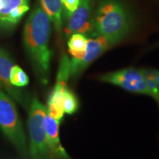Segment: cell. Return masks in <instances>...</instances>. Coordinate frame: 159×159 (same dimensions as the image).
Masks as SVG:
<instances>
[{
  "instance_id": "obj_1",
  "label": "cell",
  "mask_w": 159,
  "mask_h": 159,
  "mask_svg": "<svg viewBox=\"0 0 159 159\" xmlns=\"http://www.w3.org/2000/svg\"><path fill=\"white\" fill-rule=\"evenodd\" d=\"M50 19L41 6L36 5L25 22L23 41L36 78L43 85H48L50 80Z\"/></svg>"
},
{
  "instance_id": "obj_2",
  "label": "cell",
  "mask_w": 159,
  "mask_h": 159,
  "mask_svg": "<svg viewBox=\"0 0 159 159\" xmlns=\"http://www.w3.org/2000/svg\"><path fill=\"white\" fill-rule=\"evenodd\" d=\"M134 26V13L124 0H101L97 5L93 19L94 36L102 37L111 47L128 37Z\"/></svg>"
},
{
  "instance_id": "obj_3",
  "label": "cell",
  "mask_w": 159,
  "mask_h": 159,
  "mask_svg": "<svg viewBox=\"0 0 159 159\" xmlns=\"http://www.w3.org/2000/svg\"><path fill=\"white\" fill-rule=\"evenodd\" d=\"M27 128L29 133V154L31 159H55L52 153L43 128V118L47 111L36 97L30 98Z\"/></svg>"
},
{
  "instance_id": "obj_4",
  "label": "cell",
  "mask_w": 159,
  "mask_h": 159,
  "mask_svg": "<svg viewBox=\"0 0 159 159\" xmlns=\"http://www.w3.org/2000/svg\"><path fill=\"white\" fill-rule=\"evenodd\" d=\"M0 130L21 156L29 151L21 119L13 99L0 87Z\"/></svg>"
},
{
  "instance_id": "obj_5",
  "label": "cell",
  "mask_w": 159,
  "mask_h": 159,
  "mask_svg": "<svg viewBox=\"0 0 159 159\" xmlns=\"http://www.w3.org/2000/svg\"><path fill=\"white\" fill-rule=\"evenodd\" d=\"M101 82L120 87L125 91L150 97L144 75L140 69L126 68L105 73L98 77Z\"/></svg>"
},
{
  "instance_id": "obj_6",
  "label": "cell",
  "mask_w": 159,
  "mask_h": 159,
  "mask_svg": "<svg viewBox=\"0 0 159 159\" xmlns=\"http://www.w3.org/2000/svg\"><path fill=\"white\" fill-rule=\"evenodd\" d=\"M94 2L95 0H81L76 11L65 21L66 38L74 33H81L88 38L94 36Z\"/></svg>"
},
{
  "instance_id": "obj_7",
  "label": "cell",
  "mask_w": 159,
  "mask_h": 159,
  "mask_svg": "<svg viewBox=\"0 0 159 159\" xmlns=\"http://www.w3.org/2000/svg\"><path fill=\"white\" fill-rule=\"evenodd\" d=\"M111 47L109 43L102 37L88 38L86 49L83 58L80 61L70 59V78H77L91 63Z\"/></svg>"
},
{
  "instance_id": "obj_8",
  "label": "cell",
  "mask_w": 159,
  "mask_h": 159,
  "mask_svg": "<svg viewBox=\"0 0 159 159\" xmlns=\"http://www.w3.org/2000/svg\"><path fill=\"white\" fill-rule=\"evenodd\" d=\"M13 63L9 53L5 49L0 47V87L24 108L27 109L30 98L25 93L11 83V71Z\"/></svg>"
},
{
  "instance_id": "obj_9",
  "label": "cell",
  "mask_w": 159,
  "mask_h": 159,
  "mask_svg": "<svg viewBox=\"0 0 159 159\" xmlns=\"http://www.w3.org/2000/svg\"><path fill=\"white\" fill-rule=\"evenodd\" d=\"M30 0H0V28L14 27L29 11Z\"/></svg>"
},
{
  "instance_id": "obj_10",
  "label": "cell",
  "mask_w": 159,
  "mask_h": 159,
  "mask_svg": "<svg viewBox=\"0 0 159 159\" xmlns=\"http://www.w3.org/2000/svg\"><path fill=\"white\" fill-rule=\"evenodd\" d=\"M60 124L61 122L52 118L47 112L43 118V128L52 153L55 159H71L60 140Z\"/></svg>"
},
{
  "instance_id": "obj_11",
  "label": "cell",
  "mask_w": 159,
  "mask_h": 159,
  "mask_svg": "<svg viewBox=\"0 0 159 159\" xmlns=\"http://www.w3.org/2000/svg\"><path fill=\"white\" fill-rule=\"evenodd\" d=\"M40 6L48 16L58 35H61L63 26V6L61 0H39Z\"/></svg>"
},
{
  "instance_id": "obj_12",
  "label": "cell",
  "mask_w": 159,
  "mask_h": 159,
  "mask_svg": "<svg viewBox=\"0 0 159 159\" xmlns=\"http://www.w3.org/2000/svg\"><path fill=\"white\" fill-rule=\"evenodd\" d=\"M63 91L53 89L49 95L46 106L47 113L52 118L61 122L63 119L65 114L63 107Z\"/></svg>"
},
{
  "instance_id": "obj_13",
  "label": "cell",
  "mask_w": 159,
  "mask_h": 159,
  "mask_svg": "<svg viewBox=\"0 0 159 159\" xmlns=\"http://www.w3.org/2000/svg\"><path fill=\"white\" fill-rule=\"evenodd\" d=\"M88 37L81 33H74L68 38V49L71 58L80 61L84 56Z\"/></svg>"
},
{
  "instance_id": "obj_14",
  "label": "cell",
  "mask_w": 159,
  "mask_h": 159,
  "mask_svg": "<svg viewBox=\"0 0 159 159\" xmlns=\"http://www.w3.org/2000/svg\"><path fill=\"white\" fill-rule=\"evenodd\" d=\"M140 70L144 75L150 97L154 99L159 108V69L143 68Z\"/></svg>"
},
{
  "instance_id": "obj_15",
  "label": "cell",
  "mask_w": 159,
  "mask_h": 159,
  "mask_svg": "<svg viewBox=\"0 0 159 159\" xmlns=\"http://www.w3.org/2000/svg\"><path fill=\"white\" fill-rule=\"evenodd\" d=\"M70 77V59L68 55L63 54L60 61L56 82L53 89L61 91H64L67 88V83Z\"/></svg>"
},
{
  "instance_id": "obj_16",
  "label": "cell",
  "mask_w": 159,
  "mask_h": 159,
  "mask_svg": "<svg viewBox=\"0 0 159 159\" xmlns=\"http://www.w3.org/2000/svg\"><path fill=\"white\" fill-rule=\"evenodd\" d=\"M63 107L65 114L69 115L76 114L80 108L78 98L76 94L68 87L63 91Z\"/></svg>"
},
{
  "instance_id": "obj_17",
  "label": "cell",
  "mask_w": 159,
  "mask_h": 159,
  "mask_svg": "<svg viewBox=\"0 0 159 159\" xmlns=\"http://www.w3.org/2000/svg\"><path fill=\"white\" fill-rule=\"evenodd\" d=\"M11 83L17 88L25 87L29 84L30 79L25 71L17 65H13L11 71Z\"/></svg>"
},
{
  "instance_id": "obj_18",
  "label": "cell",
  "mask_w": 159,
  "mask_h": 159,
  "mask_svg": "<svg viewBox=\"0 0 159 159\" xmlns=\"http://www.w3.org/2000/svg\"><path fill=\"white\" fill-rule=\"evenodd\" d=\"M63 6V19L66 21L76 11L81 0H61Z\"/></svg>"
},
{
  "instance_id": "obj_19",
  "label": "cell",
  "mask_w": 159,
  "mask_h": 159,
  "mask_svg": "<svg viewBox=\"0 0 159 159\" xmlns=\"http://www.w3.org/2000/svg\"><path fill=\"white\" fill-rule=\"evenodd\" d=\"M156 47H159V42H158V43H156Z\"/></svg>"
}]
</instances>
